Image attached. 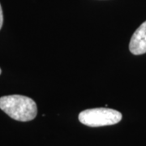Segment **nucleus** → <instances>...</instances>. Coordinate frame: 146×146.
Wrapping results in <instances>:
<instances>
[{"label": "nucleus", "mask_w": 146, "mask_h": 146, "mask_svg": "<svg viewBox=\"0 0 146 146\" xmlns=\"http://www.w3.org/2000/svg\"><path fill=\"white\" fill-rule=\"evenodd\" d=\"M119 111L109 108H94L81 111L79 114V120L84 125L97 127L116 124L122 119Z\"/></svg>", "instance_id": "f03ea898"}, {"label": "nucleus", "mask_w": 146, "mask_h": 146, "mask_svg": "<svg viewBox=\"0 0 146 146\" xmlns=\"http://www.w3.org/2000/svg\"><path fill=\"white\" fill-rule=\"evenodd\" d=\"M1 72H2V71H1V68H0V75H1Z\"/></svg>", "instance_id": "39448f33"}, {"label": "nucleus", "mask_w": 146, "mask_h": 146, "mask_svg": "<svg viewBox=\"0 0 146 146\" xmlns=\"http://www.w3.org/2000/svg\"><path fill=\"white\" fill-rule=\"evenodd\" d=\"M129 50L135 55L146 53V21L133 33L129 43Z\"/></svg>", "instance_id": "7ed1b4c3"}, {"label": "nucleus", "mask_w": 146, "mask_h": 146, "mask_svg": "<svg viewBox=\"0 0 146 146\" xmlns=\"http://www.w3.org/2000/svg\"><path fill=\"white\" fill-rule=\"evenodd\" d=\"M0 109L11 119L21 122L34 119L37 114L36 102L30 98L18 94L0 98Z\"/></svg>", "instance_id": "f257e3e1"}, {"label": "nucleus", "mask_w": 146, "mask_h": 146, "mask_svg": "<svg viewBox=\"0 0 146 146\" xmlns=\"http://www.w3.org/2000/svg\"><path fill=\"white\" fill-rule=\"evenodd\" d=\"M3 15L2 7H1V4H0V29L3 26Z\"/></svg>", "instance_id": "20e7f679"}]
</instances>
